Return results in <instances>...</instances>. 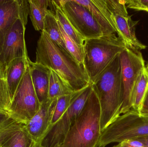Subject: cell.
<instances>
[{"label": "cell", "instance_id": "6da1fadb", "mask_svg": "<svg viewBox=\"0 0 148 147\" xmlns=\"http://www.w3.org/2000/svg\"><path fill=\"white\" fill-rule=\"evenodd\" d=\"M36 54V63L56 72L74 91L90 83L84 65L54 42L45 31L37 41Z\"/></svg>", "mask_w": 148, "mask_h": 147}, {"label": "cell", "instance_id": "7a4b0ae2", "mask_svg": "<svg viewBox=\"0 0 148 147\" xmlns=\"http://www.w3.org/2000/svg\"><path fill=\"white\" fill-rule=\"evenodd\" d=\"M120 54L91 83L100 102L101 132L121 115L123 88Z\"/></svg>", "mask_w": 148, "mask_h": 147}, {"label": "cell", "instance_id": "3957f363", "mask_svg": "<svg viewBox=\"0 0 148 147\" xmlns=\"http://www.w3.org/2000/svg\"><path fill=\"white\" fill-rule=\"evenodd\" d=\"M101 111L93 90L61 147H97L101 137Z\"/></svg>", "mask_w": 148, "mask_h": 147}, {"label": "cell", "instance_id": "277c9868", "mask_svg": "<svg viewBox=\"0 0 148 147\" xmlns=\"http://www.w3.org/2000/svg\"><path fill=\"white\" fill-rule=\"evenodd\" d=\"M126 47L117 34L85 40L83 64L90 83Z\"/></svg>", "mask_w": 148, "mask_h": 147}, {"label": "cell", "instance_id": "5b68a950", "mask_svg": "<svg viewBox=\"0 0 148 147\" xmlns=\"http://www.w3.org/2000/svg\"><path fill=\"white\" fill-rule=\"evenodd\" d=\"M148 136V117L131 109L121 115L101 134L97 147Z\"/></svg>", "mask_w": 148, "mask_h": 147}, {"label": "cell", "instance_id": "8992f818", "mask_svg": "<svg viewBox=\"0 0 148 147\" xmlns=\"http://www.w3.org/2000/svg\"><path fill=\"white\" fill-rule=\"evenodd\" d=\"M41 105L33 85L28 61L25 73L11 101L8 112L16 121L26 124L38 112Z\"/></svg>", "mask_w": 148, "mask_h": 147}, {"label": "cell", "instance_id": "52a82bcc", "mask_svg": "<svg viewBox=\"0 0 148 147\" xmlns=\"http://www.w3.org/2000/svg\"><path fill=\"white\" fill-rule=\"evenodd\" d=\"M93 91L91 83L79 91L70 106L51 128L41 144L45 147H61L70 129L78 117Z\"/></svg>", "mask_w": 148, "mask_h": 147}, {"label": "cell", "instance_id": "ba28073f", "mask_svg": "<svg viewBox=\"0 0 148 147\" xmlns=\"http://www.w3.org/2000/svg\"><path fill=\"white\" fill-rule=\"evenodd\" d=\"M123 88L121 115L132 109V94L136 82L145 65L140 51L126 48L120 54Z\"/></svg>", "mask_w": 148, "mask_h": 147}, {"label": "cell", "instance_id": "9c48e42d", "mask_svg": "<svg viewBox=\"0 0 148 147\" xmlns=\"http://www.w3.org/2000/svg\"><path fill=\"white\" fill-rule=\"evenodd\" d=\"M112 14L117 36L123 41L127 47L141 51L147 46L140 42L136 36V29L139 21H134L129 16L125 0H106Z\"/></svg>", "mask_w": 148, "mask_h": 147}, {"label": "cell", "instance_id": "30bf717a", "mask_svg": "<svg viewBox=\"0 0 148 147\" xmlns=\"http://www.w3.org/2000/svg\"><path fill=\"white\" fill-rule=\"evenodd\" d=\"M56 1L75 29L84 39L98 38L103 35L101 27L86 7L76 0Z\"/></svg>", "mask_w": 148, "mask_h": 147}, {"label": "cell", "instance_id": "8fae6325", "mask_svg": "<svg viewBox=\"0 0 148 147\" xmlns=\"http://www.w3.org/2000/svg\"><path fill=\"white\" fill-rule=\"evenodd\" d=\"M26 26L22 20L18 19L13 24L4 38L0 61L4 71L12 60L28 57L25 40Z\"/></svg>", "mask_w": 148, "mask_h": 147}, {"label": "cell", "instance_id": "7c38bea8", "mask_svg": "<svg viewBox=\"0 0 148 147\" xmlns=\"http://www.w3.org/2000/svg\"><path fill=\"white\" fill-rule=\"evenodd\" d=\"M29 14V0H4L0 4V54L9 30L18 19L26 26Z\"/></svg>", "mask_w": 148, "mask_h": 147}, {"label": "cell", "instance_id": "4fadbf2b", "mask_svg": "<svg viewBox=\"0 0 148 147\" xmlns=\"http://www.w3.org/2000/svg\"><path fill=\"white\" fill-rule=\"evenodd\" d=\"M58 98H48L41 104L33 118L25 124L26 129L34 142L41 143L52 127V119Z\"/></svg>", "mask_w": 148, "mask_h": 147}, {"label": "cell", "instance_id": "5bb4252c", "mask_svg": "<svg viewBox=\"0 0 148 147\" xmlns=\"http://www.w3.org/2000/svg\"><path fill=\"white\" fill-rule=\"evenodd\" d=\"M86 7L101 28L103 35L117 34L112 14L106 0H76Z\"/></svg>", "mask_w": 148, "mask_h": 147}, {"label": "cell", "instance_id": "9a60e30c", "mask_svg": "<svg viewBox=\"0 0 148 147\" xmlns=\"http://www.w3.org/2000/svg\"><path fill=\"white\" fill-rule=\"evenodd\" d=\"M33 142L25 124L17 121L0 132V147H30Z\"/></svg>", "mask_w": 148, "mask_h": 147}, {"label": "cell", "instance_id": "2e32d148", "mask_svg": "<svg viewBox=\"0 0 148 147\" xmlns=\"http://www.w3.org/2000/svg\"><path fill=\"white\" fill-rule=\"evenodd\" d=\"M32 82L38 100L41 104L49 98V79L51 70L28 59Z\"/></svg>", "mask_w": 148, "mask_h": 147}, {"label": "cell", "instance_id": "e0dca14e", "mask_svg": "<svg viewBox=\"0 0 148 147\" xmlns=\"http://www.w3.org/2000/svg\"><path fill=\"white\" fill-rule=\"evenodd\" d=\"M28 58V57L14 60L4 71L5 79L8 84L11 101L25 73Z\"/></svg>", "mask_w": 148, "mask_h": 147}, {"label": "cell", "instance_id": "ac0fdd59", "mask_svg": "<svg viewBox=\"0 0 148 147\" xmlns=\"http://www.w3.org/2000/svg\"><path fill=\"white\" fill-rule=\"evenodd\" d=\"M148 91V70L143 69L136 82L132 94V108L140 114Z\"/></svg>", "mask_w": 148, "mask_h": 147}, {"label": "cell", "instance_id": "d6986e66", "mask_svg": "<svg viewBox=\"0 0 148 147\" xmlns=\"http://www.w3.org/2000/svg\"><path fill=\"white\" fill-rule=\"evenodd\" d=\"M29 15L34 28L36 31H43L44 20L49 10L50 1L29 0Z\"/></svg>", "mask_w": 148, "mask_h": 147}, {"label": "cell", "instance_id": "ffe728a7", "mask_svg": "<svg viewBox=\"0 0 148 147\" xmlns=\"http://www.w3.org/2000/svg\"><path fill=\"white\" fill-rule=\"evenodd\" d=\"M49 7L50 10L55 14L58 22L63 28L65 33L70 38L80 46L83 47L85 39L75 29L72 23L67 18L61 7L58 5L56 1H50Z\"/></svg>", "mask_w": 148, "mask_h": 147}, {"label": "cell", "instance_id": "44dd1931", "mask_svg": "<svg viewBox=\"0 0 148 147\" xmlns=\"http://www.w3.org/2000/svg\"><path fill=\"white\" fill-rule=\"evenodd\" d=\"M43 31L47 34L54 42L68 51L62 36L58 20L55 14L50 9H49L45 16Z\"/></svg>", "mask_w": 148, "mask_h": 147}, {"label": "cell", "instance_id": "7402d4cb", "mask_svg": "<svg viewBox=\"0 0 148 147\" xmlns=\"http://www.w3.org/2000/svg\"><path fill=\"white\" fill-rule=\"evenodd\" d=\"M75 92L56 72L51 70L48 98H58L62 96L73 94Z\"/></svg>", "mask_w": 148, "mask_h": 147}, {"label": "cell", "instance_id": "603a6c76", "mask_svg": "<svg viewBox=\"0 0 148 147\" xmlns=\"http://www.w3.org/2000/svg\"><path fill=\"white\" fill-rule=\"evenodd\" d=\"M59 23L60 30L62 36L66 45L68 51L79 62L80 64L84 65V50L83 47L77 45L71 38L65 33L60 23Z\"/></svg>", "mask_w": 148, "mask_h": 147}, {"label": "cell", "instance_id": "cb8c5ba5", "mask_svg": "<svg viewBox=\"0 0 148 147\" xmlns=\"http://www.w3.org/2000/svg\"><path fill=\"white\" fill-rule=\"evenodd\" d=\"M79 91H75L73 94L70 95H66L58 98L52 119L51 123L52 127L64 114L70 106L75 97L78 94Z\"/></svg>", "mask_w": 148, "mask_h": 147}, {"label": "cell", "instance_id": "d4e9b609", "mask_svg": "<svg viewBox=\"0 0 148 147\" xmlns=\"http://www.w3.org/2000/svg\"><path fill=\"white\" fill-rule=\"evenodd\" d=\"M11 103V98L7 81L5 79L0 78V109L8 112Z\"/></svg>", "mask_w": 148, "mask_h": 147}, {"label": "cell", "instance_id": "484cf974", "mask_svg": "<svg viewBox=\"0 0 148 147\" xmlns=\"http://www.w3.org/2000/svg\"><path fill=\"white\" fill-rule=\"evenodd\" d=\"M127 8L137 10L148 12V0L126 1Z\"/></svg>", "mask_w": 148, "mask_h": 147}, {"label": "cell", "instance_id": "4316f807", "mask_svg": "<svg viewBox=\"0 0 148 147\" xmlns=\"http://www.w3.org/2000/svg\"><path fill=\"white\" fill-rule=\"evenodd\" d=\"M15 121L8 111L0 109V132Z\"/></svg>", "mask_w": 148, "mask_h": 147}, {"label": "cell", "instance_id": "83f0119b", "mask_svg": "<svg viewBox=\"0 0 148 147\" xmlns=\"http://www.w3.org/2000/svg\"><path fill=\"white\" fill-rule=\"evenodd\" d=\"M113 147H144V146L143 143L137 139L123 141Z\"/></svg>", "mask_w": 148, "mask_h": 147}, {"label": "cell", "instance_id": "f1b7e54d", "mask_svg": "<svg viewBox=\"0 0 148 147\" xmlns=\"http://www.w3.org/2000/svg\"><path fill=\"white\" fill-rule=\"evenodd\" d=\"M140 114L148 117V91L140 112Z\"/></svg>", "mask_w": 148, "mask_h": 147}, {"label": "cell", "instance_id": "f546056e", "mask_svg": "<svg viewBox=\"0 0 148 147\" xmlns=\"http://www.w3.org/2000/svg\"><path fill=\"white\" fill-rule=\"evenodd\" d=\"M143 143L144 147H148V136L138 139Z\"/></svg>", "mask_w": 148, "mask_h": 147}, {"label": "cell", "instance_id": "4dcf8cb0", "mask_svg": "<svg viewBox=\"0 0 148 147\" xmlns=\"http://www.w3.org/2000/svg\"><path fill=\"white\" fill-rule=\"evenodd\" d=\"M0 78L5 79L4 70L1 61H0Z\"/></svg>", "mask_w": 148, "mask_h": 147}, {"label": "cell", "instance_id": "1f68e13d", "mask_svg": "<svg viewBox=\"0 0 148 147\" xmlns=\"http://www.w3.org/2000/svg\"><path fill=\"white\" fill-rule=\"evenodd\" d=\"M30 147H45L42 146L40 143H36L34 142Z\"/></svg>", "mask_w": 148, "mask_h": 147}, {"label": "cell", "instance_id": "d6a6232c", "mask_svg": "<svg viewBox=\"0 0 148 147\" xmlns=\"http://www.w3.org/2000/svg\"><path fill=\"white\" fill-rule=\"evenodd\" d=\"M4 1V0H0V4H1V3H2Z\"/></svg>", "mask_w": 148, "mask_h": 147}, {"label": "cell", "instance_id": "836d02e7", "mask_svg": "<svg viewBox=\"0 0 148 147\" xmlns=\"http://www.w3.org/2000/svg\"><path fill=\"white\" fill-rule=\"evenodd\" d=\"M146 67H147V69L148 70V63L147 64V65L146 66Z\"/></svg>", "mask_w": 148, "mask_h": 147}]
</instances>
